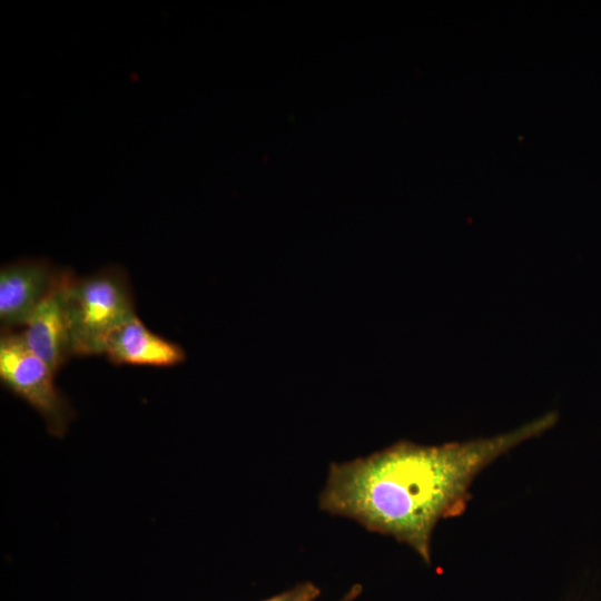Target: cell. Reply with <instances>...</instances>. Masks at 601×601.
Masks as SVG:
<instances>
[{
	"instance_id": "obj_1",
	"label": "cell",
	"mask_w": 601,
	"mask_h": 601,
	"mask_svg": "<svg viewBox=\"0 0 601 601\" xmlns=\"http://www.w3.org/2000/svg\"><path fill=\"white\" fill-rule=\"evenodd\" d=\"M558 420L556 412H548L491 437L440 445L400 441L364 457L334 462L318 506L371 532L394 538L430 564L436 524L465 511L474 479L513 447L553 427Z\"/></svg>"
},
{
	"instance_id": "obj_2",
	"label": "cell",
	"mask_w": 601,
	"mask_h": 601,
	"mask_svg": "<svg viewBox=\"0 0 601 601\" xmlns=\"http://www.w3.org/2000/svg\"><path fill=\"white\" fill-rule=\"evenodd\" d=\"M66 309L72 356L105 353L110 335L136 315L125 270L107 267L83 277L71 276Z\"/></svg>"
},
{
	"instance_id": "obj_3",
	"label": "cell",
	"mask_w": 601,
	"mask_h": 601,
	"mask_svg": "<svg viewBox=\"0 0 601 601\" xmlns=\"http://www.w3.org/2000/svg\"><path fill=\"white\" fill-rule=\"evenodd\" d=\"M55 375L28 346L22 332H1V383L43 417L50 434L62 436L73 412L56 387Z\"/></svg>"
},
{
	"instance_id": "obj_4",
	"label": "cell",
	"mask_w": 601,
	"mask_h": 601,
	"mask_svg": "<svg viewBox=\"0 0 601 601\" xmlns=\"http://www.w3.org/2000/svg\"><path fill=\"white\" fill-rule=\"evenodd\" d=\"M62 269L42 259H20L0 269L1 332L28 324L57 283Z\"/></svg>"
},
{
	"instance_id": "obj_5",
	"label": "cell",
	"mask_w": 601,
	"mask_h": 601,
	"mask_svg": "<svg viewBox=\"0 0 601 601\" xmlns=\"http://www.w3.org/2000/svg\"><path fill=\"white\" fill-rule=\"evenodd\" d=\"M72 275V272L62 269L22 331L28 346L55 374L72 356L66 309V289Z\"/></svg>"
},
{
	"instance_id": "obj_6",
	"label": "cell",
	"mask_w": 601,
	"mask_h": 601,
	"mask_svg": "<svg viewBox=\"0 0 601 601\" xmlns=\"http://www.w3.org/2000/svg\"><path fill=\"white\" fill-rule=\"evenodd\" d=\"M104 354L117 365L158 367L175 366L186 358L180 345L151 332L137 314L110 335Z\"/></svg>"
},
{
	"instance_id": "obj_7",
	"label": "cell",
	"mask_w": 601,
	"mask_h": 601,
	"mask_svg": "<svg viewBox=\"0 0 601 601\" xmlns=\"http://www.w3.org/2000/svg\"><path fill=\"white\" fill-rule=\"evenodd\" d=\"M363 591L361 584H354L338 601H354ZM319 595V589L312 582H304V589L295 601H315Z\"/></svg>"
}]
</instances>
